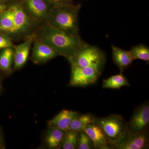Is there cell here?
I'll return each mask as SVG.
<instances>
[{
    "label": "cell",
    "mask_w": 149,
    "mask_h": 149,
    "mask_svg": "<svg viewBox=\"0 0 149 149\" xmlns=\"http://www.w3.org/2000/svg\"><path fill=\"white\" fill-rule=\"evenodd\" d=\"M10 7L13 13V35L19 36L25 34L31 26L30 18L27 13L19 5H13Z\"/></svg>",
    "instance_id": "cell-8"
},
{
    "label": "cell",
    "mask_w": 149,
    "mask_h": 149,
    "mask_svg": "<svg viewBox=\"0 0 149 149\" xmlns=\"http://www.w3.org/2000/svg\"><path fill=\"white\" fill-rule=\"evenodd\" d=\"M0 31L13 35V13L10 7L0 13Z\"/></svg>",
    "instance_id": "cell-16"
},
{
    "label": "cell",
    "mask_w": 149,
    "mask_h": 149,
    "mask_svg": "<svg viewBox=\"0 0 149 149\" xmlns=\"http://www.w3.org/2000/svg\"><path fill=\"white\" fill-rule=\"evenodd\" d=\"M35 37V35L30 36L24 42L15 47L14 69H19L26 63L29 56L31 45L34 42Z\"/></svg>",
    "instance_id": "cell-12"
},
{
    "label": "cell",
    "mask_w": 149,
    "mask_h": 149,
    "mask_svg": "<svg viewBox=\"0 0 149 149\" xmlns=\"http://www.w3.org/2000/svg\"><path fill=\"white\" fill-rule=\"evenodd\" d=\"M24 3L26 12L34 19L41 21L47 19L52 7L48 0H24Z\"/></svg>",
    "instance_id": "cell-9"
},
{
    "label": "cell",
    "mask_w": 149,
    "mask_h": 149,
    "mask_svg": "<svg viewBox=\"0 0 149 149\" xmlns=\"http://www.w3.org/2000/svg\"><path fill=\"white\" fill-rule=\"evenodd\" d=\"M13 43L12 42L8 37L0 34V49L7 48H14Z\"/></svg>",
    "instance_id": "cell-23"
},
{
    "label": "cell",
    "mask_w": 149,
    "mask_h": 149,
    "mask_svg": "<svg viewBox=\"0 0 149 149\" xmlns=\"http://www.w3.org/2000/svg\"><path fill=\"white\" fill-rule=\"evenodd\" d=\"M133 60L141 59L146 62L149 61V49L143 45L134 46L129 51Z\"/></svg>",
    "instance_id": "cell-21"
},
{
    "label": "cell",
    "mask_w": 149,
    "mask_h": 149,
    "mask_svg": "<svg viewBox=\"0 0 149 149\" xmlns=\"http://www.w3.org/2000/svg\"><path fill=\"white\" fill-rule=\"evenodd\" d=\"M66 131L50 128L46 136L45 141L48 146L51 149H58L61 147Z\"/></svg>",
    "instance_id": "cell-15"
},
{
    "label": "cell",
    "mask_w": 149,
    "mask_h": 149,
    "mask_svg": "<svg viewBox=\"0 0 149 149\" xmlns=\"http://www.w3.org/2000/svg\"><path fill=\"white\" fill-rule=\"evenodd\" d=\"M4 147L3 143L2 136L0 130V149H3Z\"/></svg>",
    "instance_id": "cell-25"
},
{
    "label": "cell",
    "mask_w": 149,
    "mask_h": 149,
    "mask_svg": "<svg viewBox=\"0 0 149 149\" xmlns=\"http://www.w3.org/2000/svg\"><path fill=\"white\" fill-rule=\"evenodd\" d=\"M7 8V6L5 4H0V13L5 10Z\"/></svg>",
    "instance_id": "cell-26"
},
{
    "label": "cell",
    "mask_w": 149,
    "mask_h": 149,
    "mask_svg": "<svg viewBox=\"0 0 149 149\" xmlns=\"http://www.w3.org/2000/svg\"><path fill=\"white\" fill-rule=\"evenodd\" d=\"M148 130L140 133H132L126 130L111 146L112 149H145L149 148Z\"/></svg>",
    "instance_id": "cell-5"
},
{
    "label": "cell",
    "mask_w": 149,
    "mask_h": 149,
    "mask_svg": "<svg viewBox=\"0 0 149 149\" xmlns=\"http://www.w3.org/2000/svg\"><path fill=\"white\" fill-rule=\"evenodd\" d=\"M14 52V48L3 49L0 53V70L8 73L11 72Z\"/></svg>",
    "instance_id": "cell-18"
},
{
    "label": "cell",
    "mask_w": 149,
    "mask_h": 149,
    "mask_svg": "<svg viewBox=\"0 0 149 149\" xmlns=\"http://www.w3.org/2000/svg\"><path fill=\"white\" fill-rule=\"evenodd\" d=\"M95 118L90 114H79L72 120L68 130L77 132L83 131L87 125L95 122Z\"/></svg>",
    "instance_id": "cell-17"
},
{
    "label": "cell",
    "mask_w": 149,
    "mask_h": 149,
    "mask_svg": "<svg viewBox=\"0 0 149 149\" xmlns=\"http://www.w3.org/2000/svg\"><path fill=\"white\" fill-rule=\"evenodd\" d=\"M9 0H0V4H5Z\"/></svg>",
    "instance_id": "cell-27"
},
{
    "label": "cell",
    "mask_w": 149,
    "mask_h": 149,
    "mask_svg": "<svg viewBox=\"0 0 149 149\" xmlns=\"http://www.w3.org/2000/svg\"><path fill=\"white\" fill-rule=\"evenodd\" d=\"M52 5L65 3H71V0H48Z\"/></svg>",
    "instance_id": "cell-24"
},
{
    "label": "cell",
    "mask_w": 149,
    "mask_h": 149,
    "mask_svg": "<svg viewBox=\"0 0 149 149\" xmlns=\"http://www.w3.org/2000/svg\"><path fill=\"white\" fill-rule=\"evenodd\" d=\"M1 82H0V90H1Z\"/></svg>",
    "instance_id": "cell-28"
},
{
    "label": "cell",
    "mask_w": 149,
    "mask_h": 149,
    "mask_svg": "<svg viewBox=\"0 0 149 149\" xmlns=\"http://www.w3.org/2000/svg\"><path fill=\"white\" fill-rule=\"evenodd\" d=\"M37 37V40L51 46L58 55L63 56L69 61L85 43L79 35L68 34L49 24L39 31Z\"/></svg>",
    "instance_id": "cell-1"
},
{
    "label": "cell",
    "mask_w": 149,
    "mask_h": 149,
    "mask_svg": "<svg viewBox=\"0 0 149 149\" xmlns=\"http://www.w3.org/2000/svg\"><path fill=\"white\" fill-rule=\"evenodd\" d=\"M95 122L101 128L110 146L127 130V123L119 115H111L107 117L95 118Z\"/></svg>",
    "instance_id": "cell-4"
},
{
    "label": "cell",
    "mask_w": 149,
    "mask_h": 149,
    "mask_svg": "<svg viewBox=\"0 0 149 149\" xmlns=\"http://www.w3.org/2000/svg\"><path fill=\"white\" fill-rule=\"evenodd\" d=\"M81 6L71 3L53 5L47 17L49 25L72 35H78V15Z\"/></svg>",
    "instance_id": "cell-2"
},
{
    "label": "cell",
    "mask_w": 149,
    "mask_h": 149,
    "mask_svg": "<svg viewBox=\"0 0 149 149\" xmlns=\"http://www.w3.org/2000/svg\"><path fill=\"white\" fill-rule=\"evenodd\" d=\"M111 48L113 61L122 72L130 66L134 60L129 51L114 46H112Z\"/></svg>",
    "instance_id": "cell-14"
},
{
    "label": "cell",
    "mask_w": 149,
    "mask_h": 149,
    "mask_svg": "<svg viewBox=\"0 0 149 149\" xmlns=\"http://www.w3.org/2000/svg\"><path fill=\"white\" fill-rule=\"evenodd\" d=\"M79 132L67 130L62 143L61 148L63 149H75L78 147Z\"/></svg>",
    "instance_id": "cell-20"
},
{
    "label": "cell",
    "mask_w": 149,
    "mask_h": 149,
    "mask_svg": "<svg viewBox=\"0 0 149 149\" xmlns=\"http://www.w3.org/2000/svg\"><path fill=\"white\" fill-rule=\"evenodd\" d=\"M79 149H91L95 148L93 142L87 134L83 131L79 132L78 147Z\"/></svg>",
    "instance_id": "cell-22"
},
{
    "label": "cell",
    "mask_w": 149,
    "mask_h": 149,
    "mask_svg": "<svg viewBox=\"0 0 149 149\" xmlns=\"http://www.w3.org/2000/svg\"><path fill=\"white\" fill-rule=\"evenodd\" d=\"M149 123L148 103L136 109L130 121L127 123V130L130 133H140L148 130Z\"/></svg>",
    "instance_id": "cell-7"
},
{
    "label": "cell",
    "mask_w": 149,
    "mask_h": 149,
    "mask_svg": "<svg viewBox=\"0 0 149 149\" xmlns=\"http://www.w3.org/2000/svg\"><path fill=\"white\" fill-rule=\"evenodd\" d=\"M83 131L93 142L95 148L112 149L103 131L95 122L89 124Z\"/></svg>",
    "instance_id": "cell-11"
},
{
    "label": "cell",
    "mask_w": 149,
    "mask_h": 149,
    "mask_svg": "<svg viewBox=\"0 0 149 149\" xmlns=\"http://www.w3.org/2000/svg\"><path fill=\"white\" fill-rule=\"evenodd\" d=\"M69 62L73 66L92 67L101 70L104 63L105 56L98 48L85 42Z\"/></svg>",
    "instance_id": "cell-3"
},
{
    "label": "cell",
    "mask_w": 149,
    "mask_h": 149,
    "mask_svg": "<svg viewBox=\"0 0 149 149\" xmlns=\"http://www.w3.org/2000/svg\"><path fill=\"white\" fill-rule=\"evenodd\" d=\"M101 70L92 67H81L71 65V74L69 85L86 87L95 84L101 74Z\"/></svg>",
    "instance_id": "cell-6"
},
{
    "label": "cell",
    "mask_w": 149,
    "mask_h": 149,
    "mask_svg": "<svg viewBox=\"0 0 149 149\" xmlns=\"http://www.w3.org/2000/svg\"><path fill=\"white\" fill-rule=\"evenodd\" d=\"M78 113L68 110H63L48 122L49 128H57L67 131L72 120Z\"/></svg>",
    "instance_id": "cell-13"
},
{
    "label": "cell",
    "mask_w": 149,
    "mask_h": 149,
    "mask_svg": "<svg viewBox=\"0 0 149 149\" xmlns=\"http://www.w3.org/2000/svg\"><path fill=\"white\" fill-rule=\"evenodd\" d=\"M130 84L126 77L120 73L113 75L103 82V87L107 89H119L123 86H128Z\"/></svg>",
    "instance_id": "cell-19"
},
{
    "label": "cell",
    "mask_w": 149,
    "mask_h": 149,
    "mask_svg": "<svg viewBox=\"0 0 149 149\" xmlns=\"http://www.w3.org/2000/svg\"><path fill=\"white\" fill-rule=\"evenodd\" d=\"M58 55L53 48L46 43L38 40L34 43L32 59L35 63H44Z\"/></svg>",
    "instance_id": "cell-10"
}]
</instances>
